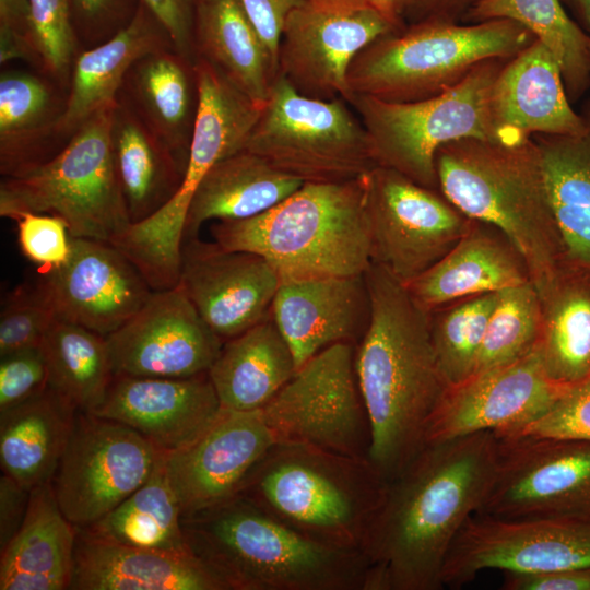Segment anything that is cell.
Wrapping results in <instances>:
<instances>
[{"label":"cell","mask_w":590,"mask_h":590,"mask_svg":"<svg viewBox=\"0 0 590 590\" xmlns=\"http://www.w3.org/2000/svg\"><path fill=\"white\" fill-rule=\"evenodd\" d=\"M498 438L480 432L427 442L393 479L362 553L367 590H439L448 553L496 474Z\"/></svg>","instance_id":"1"},{"label":"cell","mask_w":590,"mask_h":590,"mask_svg":"<svg viewBox=\"0 0 590 590\" xmlns=\"http://www.w3.org/2000/svg\"><path fill=\"white\" fill-rule=\"evenodd\" d=\"M369 319L355 346V371L371 430L369 461L388 482L427 444L448 388L435 354L429 311L384 267L364 274Z\"/></svg>","instance_id":"2"},{"label":"cell","mask_w":590,"mask_h":590,"mask_svg":"<svg viewBox=\"0 0 590 590\" xmlns=\"http://www.w3.org/2000/svg\"><path fill=\"white\" fill-rule=\"evenodd\" d=\"M436 169L442 196L517 250L542 302L567 263L534 139L453 141L437 151Z\"/></svg>","instance_id":"3"},{"label":"cell","mask_w":590,"mask_h":590,"mask_svg":"<svg viewBox=\"0 0 590 590\" xmlns=\"http://www.w3.org/2000/svg\"><path fill=\"white\" fill-rule=\"evenodd\" d=\"M189 551L226 590H367L361 551L310 539L235 495L181 516Z\"/></svg>","instance_id":"4"},{"label":"cell","mask_w":590,"mask_h":590,"mask_svg":"<svg viewBox=\"0 0 590 590\" xmlns=\"http://www.w3.org/2000/svg\"><path fill=\"white\" fill-rule=\"evenodd\" d=\"M365 174L340 182H304L263 213L215 222L213 239L223 248L262 256L281 281L364 275L373 262Z\"/></svg>","instance_id":"5"},{"label":"cell","mask_w":590,"mask_h":590,"mask_svg":"<svg viewBox=\"0 0 590 590\" xmlns=\"http://www.w3.org/2000/svg\"><path fill=\"white\" fill-rule=\"evenodd\" d=\"M386 486L368 459L274 442L238 495L310 539L362 552Z\"/></svg>","instance_id":"6"},{"label":"cell","mask_w":590,"mask_h":590,"mask_svg":"<svg viewBox=\"0 0 590 590\" xmlns=\"http://www.w3.org/2000/svg\"><path fill=\"white\" fill-rule=\"evenodd\" d=\"M534 39L524 26L507 19L459 24L425 17L361 50L350 66L347 82L352 97L423 101L456 85L485 60L512 58Z\"/></svg>","instance_id":"7"},{"label":"cell","mask_w":590,"mask_h":590,"mask_svg":"<svg viewBox=\"0 0 590 590\" xmlns=\"http://www.w3.org/2000/svg\"><path fill=\"white\" fill-rule=\"evenodd\" d=\"M193 70L198 106L180 186L158 211L131 223L111 243L140 270L153 291L178 284L185 224L194 192L214 164L244 150L264 106L240 92L208 61L196 58Z\"/></svg>","instance_id":"8"},{"label":"cell","mask_w":590,"mask_h":590,"mask_svg":"<svg viewBox=\"0 0 590 590\" xmlns=\"http://www.w3.org/2000/svg\"><path fill=\"white\" fill-rule=\"evenodd\" d=\"M117 102L85 120L51 158L7 176L0 185L1 217L45 213L62 219L72 237L109 244L120 237L131 220L111 140Z\"/></svg>","instance_id":"9"},{"label":"cell","mask_w":590,"mask_h":590,"mask_svg":"<svg viewBox=\"0 0 590 590\" xmlns=\"http://www.w3.org/2000/svg\"><path fill=\"white\" fill-rule=\"evenodd\" d=\"M507 60H485L456 85L423 101L390 103L354 95L350 105L367 131L375 165L436 190L441 146L468 138L498 142L492 93Z\"/></svg>","instance_id":"10"},{"label":"cell","mask_w":590,"mask_h":590,"mask_svg":"<svg viewBox=\"0 0 590 590\" xmlns=\"http://www.w3.org/2000/svg\"><path fill=\"white\" fill-rule=\"evenodd\" d=\"M244 150L304 182L346 181L376 166L349 102L300 95L280 74Z\"/></svg>","instance_id":"11"},{"label":"cell","mask_w":590,"mask_h":590,"mask_svg":"<svg viewBox=\"0 0 590 590\" xmlns=\"http://www.w3.org/2000/svg\"><path fill=\"white\" fill-rule=\"evenodd\" d=\"M355 344H332L299 367L261 410L275 442L369 460L371 430L355 371Z\"/></svg>","instance_id":"12"},{"label":"cell","mask_w":590,"mask_h":590,"mask_svg":"<svg viewBox=\"0 0 590 590\" xmlns=\"http://www.w3.org/2000/svg\"><path fill=\"white\" fill-rule=\"evenodd\" d=\"M365 199L373 262L404 285L450 251L475 222L441 192L388 167L365 174Z\"/></svg>","instance_id":"13"},{"label":"cell","mask_w":590,"mask_h":590,"mask_svg":"<svg viewBox=\"0 0 590 590\" xmlns=\"http://www.w3.org/2000/svg\"><path fill=\"white\" fill-rule=\"evenodd\" d=\"M163 453L129 426L78 411L51 480L62 514L74 527L97 521L146 482Z\"/></svg>","instance_id":"14"},{"label":"cell","mask_w":590,"mask_h":590,"mask_svg":"<svg viewBox=\"0 0 590 590\" xmlns=\"http://www.w3.org/2000/svg\"><path fill=\"white\" fill-rule=\"evenodd\" d=\"M497 438L496 474L475 515L590 518V441L528 434Z\"/></svg>","instance_id":"15"},{"label":"cell","mask_w":590,"mask_h":590,"mask_svg":"<svg viewBox=\"0 0 590 590\" xmlns=\"http://www.w3.org/2000/svg\"><path fill=\"white\" fill-rule=\"evenodd\" d=\"M590 566V518L507 520L473 515L455 540L442 585L459 588L486 569L546 573Z\"/></svg>","instance_id":"16"},{"label":"cell","mask_w":590,"mask_h":590,"mask_svg":"<svg viewBox=\"0 0 590 590\" xmlns=\"http://www.w3.org/2000/svg\"><path fill=\"white\" fill-rule=\"evenodd\" d=\"M400 28L369 5L329 7L305 0L283 24L279 74L300 95L350 103L347 72L356 55Z\"/></svg>","instance_id":"17"},{"label":"cell","mask_w":590,"mask_h":590,"mask_svg":"<svg viewBox=\"0 0 590 590\" xmlns=\"http://www.w3.org/2000/svg\"><path fill=\"white\" fill-rule=\"evenodd\" d=\"M106 342L114 375L161 378L208 373L224 343L178 285L153 291Z\"/></svg>","instance_id":"18"},{"label":"cell","mask_w":590,"mask_h":590,"mask_svg":"<svg viewBox=\"0 0 590 590\" xmlns=\"http://www.w3.org/2000/svg\"><path fill=\"white\" fill-rule=\"evenodd\" d=\"M567 387L550 378L535 346L512 363L448 387L430 421L427 442L480 432L514 434L542 416Z\"/></svg>","instance_id":"19"},{"label":"cell","mask_w":590,"mask_h":590,"mask_svg":"<svg viewBox=\"0 0 590 590\" xmlns=\"http://www.w3.org/2000/svg\"><path fill=\"white\" fill-rule=\"evenodd\" d=\"M56 319L107 337L125 324L153 290L140 270L114 245L72 237L71 255L36 281Z\"/></svg>","instance_id":"20"},{"label":"cell","mask_w":590,"mask_h":590,"mask_svg":"<svg viewBox=\"0 0 590 590\" xmlns=\"http://www.w3.org/2000/svg\"><path fill=\"white\" fill-rule=\"evenodd\" d=\"M281 279L262 256L198 237L184 240L178 286L223 341L271 316Z\"/></svg>","instance_id":"21"},{"label":"cell","mask_w":590,"mask_h":590,"mask_svg":"<svg viewBox=\"0 0 590 590\" xmlns=\"http://www.w3.org/2000/svg\"><path fill=\"white\" fill-rule=\"evenodd\" d=\"M261 410H223L198 437L165 452V468L181 516L238 494L244 481L274 444Z\"/></svg>","instance_id":"22"},{"label":"cell","mask_w":590,"mask_h":590,"mask_svg":"<svg viewBox=\"0 0 590 590\" xmlns=\"http://www.w3.org/2000/svg\"><path fill=\"white\" fill-rule=\"evenodd\" d=\"M221 411L208 373L186 378L114 375L103 403L92 414L131 427L168 453L198 437Z\"/></svg>","instance_id":"23"},{"label":"cell","mask_w":590,"mask_h":590,"mask_svg":"<svg viewBox=\"0 0 590 590\" xmlns=\"http://www.w3.org/2000/svg\"><path fill=\"white\" fill-rule=\"evenodd\" d=\"M271 318L302 367L335 343L357 344L369 319L364 275L281 281Z\"/></svg>","instance_id":"24"},{"label":"cell","mask_w":590,"mask_h":590,"mask_svg":"<svg viewBox=\"0 0 590 590\" xmlns=\"http://www.w3.org/2000/svg\"><path fill=\"white\" fill-rule=\"evenodd\" d=\"M492 108L504 144L535 134L577 135L587 128L583 111L570 105L557 59L539 39L505 62L493 87Z\"/></svg>","instance_id":"25"},{"label":"cell","mask_w":590,"mask_h":590,"mask_svg":"<svg viewBox=\"0 0 590 590\" xmlns=\"http://www.w3.org/2000/svg\"><path fill=\"white\" fill-rule=\"evenodd\" d=\"M75 530L69 590H226L189 548L127 546Z\"/></svg>","instance_id":"26"},{"label":"cell","mask_w":590,"mask_h":590,"mask_svg":"<svg viewBox=\"0 0 590 590\" xmlns=\"http://www.w3.org/2000/svg\"><path fill=\"white\" fill-rule=\"evenodd\" d=\"M167 42L166 31L140 0L122 28L75 57L69 96L56 120L55 133L73 134L96 111L115 104L132 66Z\"/></svg>","instance_id":"27"},{"label":"cell","mask_w":590,"mask_h":590,"mask_svg":"<svg viewBox=\"0 0 590 590\" xmlns=\"http://www.w3.org/2000/svg\"><path fill=\"white\" fill-rule=\"evenodd\" d=\"M75 539L51 482L31 489L25 520L1 551L0 590H69Z\"/></svg>","instance_id":"28"},{"label":"cell","mask_w":590,"mask_h":590,"mask_svg":"<svg viewBox=\"0 0 590 590\" xmlns=\"http://www.w3.org/2000/svg\"><path fill=\"white\" fill-rule=\"evenodd\" d=\"M193 48L234 86L264 105L279 76L278 61L241 0H197Z\"/></svg>","instance_id":"29"},{"label":"cell","mask_w":590,"mask_h":590,"mask_svg":"<svg viewBox=\"0 0 590 590\" xmlns=\"http://www.w3.org/2000/svg\"><path fill=\"white\" fill-rule=\"evenodd\" d=\"M475 223L450 251L405 285L427 311L530 281L523 260L509 241Z\"/></svg>","instance_id":"30"},{"label":"cell","mask_w":590,"mask_h":590,"mask_svg":"<svg viewBox=\"0 0 590 590\" xmlns=\"http://www.w3.org/2000/svg\"><path fill=\"white\" fill-rule=\"evenodd\" d=\"M293 353L271 316L224 341L208 374L227 411L262 410L296 373Z\"/></svg>","instance_id":"31"},{"label":"cell","mask_w":590,"mask_h":590,"mask_svg":"<svg viewBox=\"0 0 590 590\" xmlns=\"http://www.w3.org/2000/svg\"><path fill=\"white\" fill-rule=\"evenodd\" d=\"M303 184L249 151L226 156L213 165L194 192L184 240L197 237L208 221H238L263 213Z\"/></svg>","instance_id":"32"},{"label":"cell","mask_w":590,"mask_h":590,"mask_svg":"<svg viewBox=\"0 0 590 590\" xmlns=\"http://www.w3.org/2000/svg\"><path fill=\"white\" fill-rule=\"evenodd\" d=\"M78 410L49 386L0 412L2 473L28 489L50 483Z\"/></svg>","instance_id":"33"},{"label":"cell","mask_w":590,"mask_h":590,"mask_svg":"<svg viewBox=\"0 0 590 590\" xmlns=\"http://www.w3.org/2000/svg\"><path fill=\"white\" fill-rule=\"evenodd\" d=\"M126 79L133 109L185 173L198 106L193 63L162 48L138 60Z\"/></svg>","instance_id":"34"},{"label":"cell","mask_w":590,"mask_h":590,"mask_svg":"<svg viewBox=\"0 0 590 590\" xmlns=\"http://www.w3.org/2000/svg\"><path fill=\"white\" fill-rule=\"evenodd\" d=\"M586 130L577 135H532L542 154L545 181L565 261L590 272V102Z\"/></svg>","instance_id":"35"},{"label":"cell","mask_w":590,"mask_h":590,"mask_svg":"<svg viewBox=\"0 0 590 590\" xmlns=\"http://www.w3.org/2000/svg\"><path fill=\"white\" fill-rule=\"evenodd\" d=\"M111 140L131 223L141 222L176 193L184 170L138 113L119 99L114 111Z\"/></svg>","instance_id":"36"},{"label":"cell","mask_w":590,"mask_h":590,"mask_svg":"<svg viewBox=\"0 0 590 590\" xmlns=\"http://www.w3.org/2000/svg\"><path fill=\"white\" fill-rule=\"evenodd\" d=\"M536 349L554 381L571 386L590 377V272L567 264L542 300Z\"/></svg>","instance_id":"37"},{"label":"cell","mask_w":590,"mask_h":590,"mask_svg":"<svg viewBox=\"0 0 590 590\" xmlns=\"http://www.w3.org/2000/svg\"><path fill=\"white\" fill-rule=\"evenodd\" d=\"M507 19L530 31L557 59L569 102L590 87V34L574 22L560 0H479L463 15L468 23Z\"/></svg>","instance_id":"38"},{"label":"cell","mask_w":590,"mask_h":590,"mask_svg":"<svg viewBox=\"0 0 590 590\" xmlns=\"http://www.w3.org/2000/svg\"><path fill=\"white\" fill-rule=\"evenodd\" d=\"M84 533L127 546L188 550L181 510L165 468V452L150 477L117 507L86 527Z\"/></svg>","instance_id":"39"},{"label":"cell","mask_w":590,"mask_h":590,"mask_svg":"<svg viewBox=\"0 0 590 590\" xmlns=\"http://www.w3.org/2000/svg\"><path fill=\"white\" fill-rule=\"evenodd\" d=\"M40 347L48 386L78 411L93 413L103 403L114 378L106 338L56 319Z\"/></svg>","instance_id":"40"},{"label":"cell","mask_w":590,"mask_h":590,"mask_svg":"<svg viewBox=\"0 0 590 590\" xmlns=\"http://www.w3.org/2000/svg\"><path fill=\"white\" fill-rule=\"evenodd\" d=\"M54 94L39 78L2 73L0 78V169L12 176L49 160L43 142L55 132Z\"/></svg>","instance_id":"41"},{"label":"cell","mask_w":590,"mask_h":590,"mask_svg":"<svg viewBox=\"0 0 590 590\" xmlns=\"http://www.w3.org/2000/svg\"><path fill=\"white\" fill-rule=\"evenodd\" d=\"M542 324V302L528 281L498 292L474 374L512 363L533 351Z\"/></svg>","instance_id":"42"},{"label":"cell","mask_w":590,"mask_h":590,"mask_svg":"<svg viewBox=\"0 0 590 590\" xmlns=\"http://www.w3.org/2000/svg\"><path fill=\"white\" fill-rule=\"evenodd\" d=\"M498 292L469 297L432 321V340L448 387L474 375Z\"/></svg>","instance_id":"43"},{"label":"cell","mask_w":590,"mask_h":590,"mask_svg":"<svg viewBox=\"0 0 590 590\" xmlns=\"http://www.w3.org/2000/svg\"><path fill=\"white\" fill-rule=\"evenodd\" d=\"M55 320L54 309L36 282L19 285L2 302L0 356L40 346Z\"/></svg>","instance_id":"44"},{"label":"cell","mask_w":590,"mask_h":590,"mask_svg":"<svg viewBox=\"0 0 590 590\" xmlns=\"http://www.w3.org/2000/svg\"><path fill=\"white\" fill-rule=\"evenodd\" d=\"M39 62L56 78L68 74L74 61L76 32L70 0H28Z\"/></svg>","instance_id":"45"},{"label":"cell","mask_w":590,"mask_h":590,"mask_svg":"<svg viewBox=\"0 0 590 590\" xmlns=\"http://www.w3.org/2000/svg\"><path fill=\"white\" fill-rule=\"evenodd\" d=\"M17 241L21 252L37 266L39 273L63 266L72 248V236L59 216L26 212L17 215Z\"/></svg>","instance_id":"46"},{"label":"cell","mask_w":590,"mask_h":590,"mask_svg":"<svg viewBox=\"0 0 590 590\" xmlns=\"http://www.w3.org/2000/svg\"><path fill=\"white\" fill-rule=\"evenodd\" d=\"M522 434L590 441V377L568 386L542 416L507 436Z\"/></svg>","instance_id":"47"},{"label":"cell","mask_w":590,"mask_h":590,"mask_svg":"<svg viewBox=\"0 0 590 590\" xmlns=\"http://www.w3.org/2000/svg\"><path fill=\"white\" fill-rule=\"evenodd\" d=\"M0 412L48 388V371L42 347L0 356Z\"/></svg>","instance_id":"48"},{"label":"cell","mask_w":590,"mask_h":590,"mask_svg":"<svg viewBox=\"0 0 590 590\" xmlns=\"http://www.w3.org/2000/svg\"><path fill=\"white\" fill-rule=\"evenodd\" d=\"M39 60L28 0H0V62Z\"/></svg>","instance_id":"49"},{"label":"cell","mask_w":590,"mask_h":590,"mask_svg":"<svg viewBox=\"0 0 590 590\" xmlns=\"http://www.w3.org/2000/svg\"><path fill=\"white\" fill-rule=\"evenodd\" d=\"M166 31L174 50L194 63L193 15L197 0H141Z\"/></svg>","instance_id":"50"},{"label":"cell","mask_w":590,"mask_h":590,"mask_svg":"<svg viewBox=\"0 0 590 590\" xmlns=\"http://www.w3.org/2000/svg\"><path fill=\"white\" fill-rule=\"evenodd\" d=\"M74 28L86 34L122 28L134 15L132 0H70Z\"/></svg>","instance_id":"51"},{"label":"cell","mask_w":590,"mask_h":590,"mask_svg":"<svg viewBox=\"0 0 590 590\" xmlns=\"http://www.w3.org/2000/svg\"><path fill=\"white\" fill-rule=\"evenodd\" d=\"M504 590H590V566L546 573L504 571Z\"/></svg>","instance_id":"52"},{"label":"cell","mask_w":590,"mask_h":590,"mask_svg":"<svg viewBox=\"0 0 590 590\" xmlns=\"http://www.w3.org/2000/svg\"><path fill=\"white\" fill-rule=\"evenodd\" d=\"M305 0H241L248 15L278 61L283 24L290 12Z\"/></svg>","instance_id":"53"},{"label":"cell","mask_w":590,"mask_h":590,"mask_svg":"<svg viewBox=\"0 0 590 590\" xmlns=\"http://www.w3.org/2000/svg\"><path fill=\"white\" fill-rule=\"evenodd\" d=\"M31 498V489L7 474L0 477V551L22 527Z\"/></svg>","instance_id":"54"},{"label":"cell","mask_w":590,"mask_h":590,"mask_svg":"<svg viewBox=\"0 0 590 590\" xmlns=\"http://www.w3.org/2000/svg\"><path fill=\"white\" fill-rule=\"evenodd\" d=\"M479 0H415L414 7L424 12V17H439L456 21Z\"/></svg>","instance_id":"55"},{"label":"cell","mask_w":590,"mask_h":590,"mask_svg":"<svg viewBox=\"0 0 590 590\" xmlns=\"http://www.w3.org/2000/svg\"><path fill=\"white\" fill-rule=\"evenodd\" d=\"M365 2L400 27L402 14L415 4V0H365Z\"/></svg>","instance_id":"56"},{"label":"cell","mask_w":590,"mask_h":590,"mask_svg":"<svg viewBox=\"0 0 590 590\" xmlns=\"http://www.w3.org/2000/svg\"><path fill=\"white\" fill-rule=\"evenodd\" d=\"M578 15L588 31V0H563Z\"/></svg>","instance_id":"57"},{"label":"cell","mask_w":590,"mask_h":590,"mask_svg":"<svg viewBox=\"0 0 590 590\" xmlns=\"http://www.w3.org/2000/svg\"><path fill=\"white\" fill-rule=\"evenodd\" d=\"M312 3L329 7H356L368 5L365 0H308Z\"/></svg>","instance_id":"58"},{"label":"cell","mask_w":590,"mask_h":590,"mask_svg":"<svg viewBox=\"0 0 590 590\" xmlns=\"http://www.w3.org/2000/svg\"><path fill=\"white\" fill-rule=\"evenodd\" d=\"M588 32L590 34V0H588Z\"/></svg>","instance_id":"59"}]
</instances>
